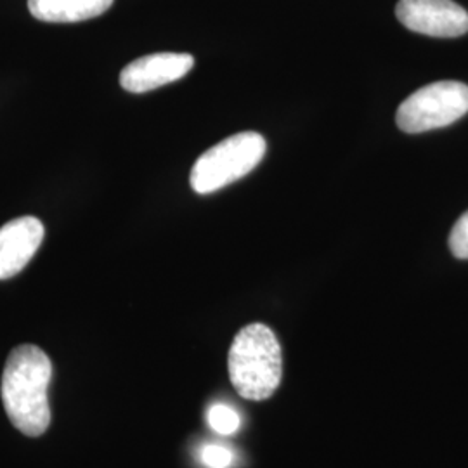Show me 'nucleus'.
<instances>
[{
  "instance_id": "2",
  "label": "nucleus",
  "mask_w": 468,
  "mask_h": 468,
  "mask_svg": "<svg viewBox=\"0 0 468 468\" xmlns=\"http://www.w3.org/2000/svg\"><path fill=\"white\" fill-rule=\"evenodd\" d=\"M234 390L250 401L269 399L283 378V352L274 332L251 323L234 336L228 357Z\"/></svg>"
},
{
  "instance_id": "8",
  "label": "nucleus",
  "mask_w": 468,
  "mask_h": 468,
  "mask_svg": "<svg viewBox=\"0 0 468 468\" xmlns=\"http://www.w3.org/2000/svg\"><path fill=\"white\" fill-rule=\"evenodd\" d=\"M115 0H28L32 16L46 23H79L104 15Z\"/></svg>"
},
{
  "instance_id": "10",
  "label": "nucleus",
  "mask_w": 468,
  "mask_h": 468,
  "mask_svg": "<svg viewBox=\"0 0 468 468\" xmlns=\"http://www.w3.org/2000/svg\"><path fill=\"white\" fill-rule=\"evenodd\" d=\"M200 458L208 468H229L233 463V452L220 444H205Z\"/></svg>"
},
{
  "instance_id": "3",
  "label": "nucleus",
  "mask_w": 468,
  "mask_h": 468,
  "mask_svg": "<svg viewBox=\"0 0 468 468\" xmlns=\"http://www.w3.org/2000/svg\"><path fill=\"white\" fill-rule=\"evenodd\" d=\"M266 139L259 133H239L205 151L191 168L189 183L195 193L210 195L243 179L266 154Z\"/></svg>"
},
{
  "instance_id": "7",
  "label": "nucleus",
  "mask_w": 468,
  "mask_h": 468,
  "mask_svg": "<svg viewBox=\"0 0 468 468\" xmlns=\"http://www.w3.org/2000/svg\"><path fill=\"white\" fill-rule=\"evenodd\" d=\"M44 234L42 220L32 216L13 218L0 228V280H9L28 266Z\"/></svg>"
},
{
  "instance_id": "5",
  "label": "nucleus",
  "mask_w": 468,
  "mask_h": 468,
  "mask_svg": "<svg viewBox=\"0 0 468 468\" xmlns=\"http://www.w3.org/2000/svg\"><path fill=\"white\" fill-rule=\"evenodd\" d=\"M396 16L417 34L454 38L468 32V13L452 0H399Z\"/></svg>"
},
{
  "instance_id": "4",
  "label": "nucleus",
  "mask_w": 468,
  "mask_h": 468,
  "mask_svg": "<svg viewBox=\"0 0 468 468\" xmlns=\"http://www.w3.org/2000/svg\"><path fill=\"white\" fill-rule=\"evenodd\" d=\"M468 113V85L442 80L425 85L404 100L396 122L402 133L420 134L452 125Z\"/></svg>"
},
{
  "instance_id": "11",
  "label": "nucleus",
  "mask_w": 468,
  "mask_h": 468,
  "mask_svg": "<svg viewBox=\"0 0 468 468\" xmlns=\"http://www.w3.org/2000/svg\"><path fill=\"white\" fill-rule=\"evenodd\" d=\"M450 249L456 259H468V212L456 220L450 234Z\"/></svg>"
},
{
  "instance_id": "6",
  "label": "nucleus",
  "mask_w": 468,
  "mask_h": 468,
  "mask_svg": "<svg viewBox=\"0 0 468 468\" xmlns=\"http://www.w3.org/2000/svg\"><path fill=\"white\" fill-rule=\"evenodd\" d=\"M193 67L195 58L186 52L150 54L122 69L120 85L133 94H143L181 80Z\"/></svg>"
},
{
  "instance_id": "9",
  "label": "nucleus",
  "mask_w": 468,
  "mask_h": 468,
  "mask_svg": "<svg viewBox=\"0 0 468 468\" xmlns=\"http://www.w3.org/2000/svg\"><path fill=\"white\" fill-rule=\"evenodd\" d=\"M207 419H208L210 427L220 435L236 434L241 425V419H239L238 411L229 404H222V402L210 406Z\"/></svg>"
},
{
  "instance_id": "1",
  "label": "nucleus",
  "mask_w": 468,
  "mask_h": 468,
  "mask_svg": "<svg viewBox=\"0 0 468 468\" xmlns=\"http://www.w3.org/2000/svg\"><path fill=\"white\" fill-rule=\"evenodd\" d=\"M50 380L52 363L40 347L23 344L9 354L2 375V402L11 423L28 437H38L49 429Z\"/></svg>"
}]
</instances>
